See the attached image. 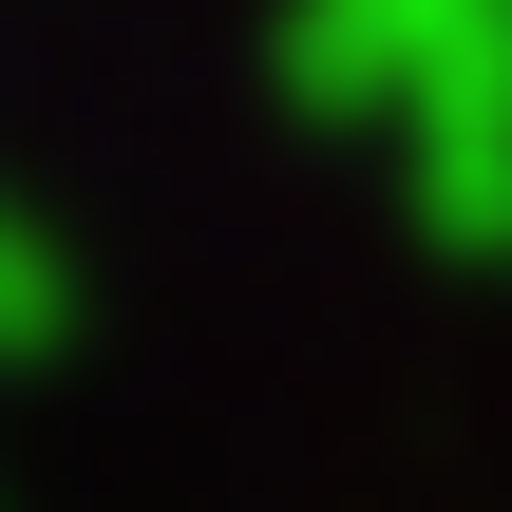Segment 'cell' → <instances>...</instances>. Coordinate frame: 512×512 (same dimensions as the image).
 <instances>
[{"label": "cell", "mask_w": 512, "mask_h": 512, "mask_svg": "<svg viewBox=\"0 0 512 512\" xmlns=\"http://www.w3.org/2000/svg\"><path fill=\"white\" fill-rule=\"evenodd\" d=\"M19 342H57V247H38L19 190H0V361H19Z\"/></svg>", "instance_id": "cell-1"}]
</instances>
